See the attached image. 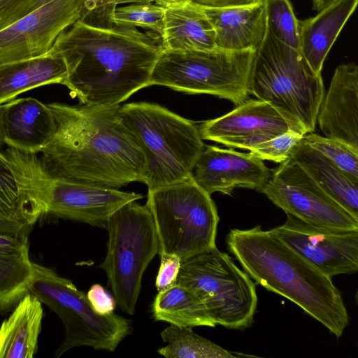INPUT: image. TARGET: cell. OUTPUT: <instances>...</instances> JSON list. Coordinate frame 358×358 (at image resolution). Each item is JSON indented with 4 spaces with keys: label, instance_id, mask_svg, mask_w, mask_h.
I'll list each match as a JSON object with an SVG mask.
<instances>
[{
    "label": "cell",
    "instance_id": "d6a6232c",
    "mask_svg": "<svg viewBox=\"0 0 358 358\" xmlns=\"http://www.w3.org/2000/svg\"><path fill=\"white\" fill-rule=\"evenodd\" d=\"M117 0H83L78 20L91 27L110 29L116 26Z\"/></svg>",
    "mask_w": 358,
    "mask_h": 358
},
{
    "label": "cell",
    "instance_id": "5bb4252c",
    "mask_svg": "<svg viewBox=\"0 0 358 358\" xmlns=\"http://www.w3.org/2000/svg\"><path fill=\"white\" fill-rule=\"evenodd\" d=\"M83 0H52L0 30V64L48 54L78 20Z\"/></svg>",
    "mask_w": 358,
    "mask_h": 358
},
{
    "label": "cell",
    "instance_id": "7402d4cb",
    "mask_svg": "<svg viewBox=\"0 0 358 358\" xmlns=\"http://www.w3.org/2000/svg\"><path fill=\"white\" fill-rule=\"evenodd\" d=\"M290 157L336 202L358 220V178L346 173L303 138Z\"/></svg>",
    "mask_w": 358,
    "mask_h": 358
},
{
    "label": "cell",
    "instance_id": "4316f807",
    "mask_svg": "<svg viewBox=\"0 0 358 358\" xmlns=\"http://www.w3.org/2000/svg\"><path fill=\"white\" fill-rule=\"evenodd\" d=\"M152 313L155 320L179 327L216 326L201 299L191 289L178 284L158 292Z\"/></svg>",
    "mask_w": 358,
    "mask_h": 358
},
{
    "label": "cell",
    "instance_id": "4dcf8cb0",
    "mask_svg": "<svg viewBox=\"0 0 358 358\" xmlns=\"http://www.w3.org/2000/svg\"><path fill=\"white\" fill-rule=\"evenodd\" d=\"M303 138L310 147L321 152L340 169L358 178V152L341 141L313 132L306 134Z\"/></svg>",
    "mask_w": 358,
    "mask_h": 358
},
{
    "label": "cell",
    "instance_id": "2e32d148",
    "mask_svg": "<svg viewBox=\"0 0 358 358\" xmlns=\"http://www.w3.org/2000/svg\"><path fill=\"white\" fill-rule=\"evenodd\" d=\"M271 174L263 160L250 152L204 145L192 178L210 195L215 192L230 195L236 188L262 192Z\"/></svg>",
    "mask_w": 358,
    "mask_h": 358
},
{
    "label": "cell",
    "instance_id": "5b68a950",
    "mask_svg": "<svg viewBox=\"0 0 358 358\" xmlns=\"http://www.w3.org/2000/svg\"><path fill=\"white\" fill-rule=\"evenodd\" d=\"M120 114L143 153L144 183L148 189L192 177L205 145L198 126L166 108L148 102L121 106Z\"/></svg>",
    "mask_w": 358,
    "mask_h": 358
},
{
    "label": "cell",
    "instance_id": "7a4b0ae2",
    "mask_svg": "<svg viewBox=\"0 0 358 358\" xmlns=\"http://www.w3.org/2000/svg\"><path fill=\"white\" fill-rule=\"evenodd\" d=\"M162 50L161 36L152 31L126 25L98 28L77 20L50 51L65 61L66 87L80 103L115 106L149 86Z\"/></svg>",
    "mask_w": 358,
    "mask_h": 358
},
{
    "label": "cell",
    "instance_id": "ab89813d",
    "mask_svg": "<svg viewBox=\"0 0 358 358\" xmlns=\"http://www.w3.org/2000/svg\"><path fill=\"white\" fill-rule=\"evenodd\" d=\"M3 112V104H1V105H0V150H1L6 145L5 142H4L3 131V123H2Z\"/></svg>",
    "mask_w": 358,
    "mask_h": 358
},
{
    "label": "cell",
    "instance_id": "ac0fdd59",
    "mask_svg": "<svg viewBox=\"0 0 358 358\" xmlns=\"http://www.w3.org/2000/svg\"><path fill=\"white\" fill-rule=\"evenodd\" d=\"M2 123L6 145L29 154L41 152L55 130V118L48 104L32 97L3 103Z\"/></svg>",
    "mask_w": 358,
    "mask_h": 358
},
{
    "label": "cell",
    "instance_id": "277c9868",
    "mask_svg": "<svg viewBox=\"0 0 358 358\" xmlns=\"http://www.w3.org/2000/svg\"><path fill=\"white\" fill-rule=\"evenodd\" d=\"M250 92L270 104L289 130L302 136L315 131L324 96L321 74L311 69L299 50L279 41L267 28L255 50Z\"/></svg>",
    "mask_w": 358,
    "mask_h": 358
},
{
    "label": "cell",
    "instance_id": "ba28073f",
    "mask_svg": "<svg viewBox=\"0 0 358 358\" xmlns=\"http://www.w3.org/2000/svg\"><path fill=\"white\" fill-rule=\"evenodd\" d=\"M131 201L109 218L107 252L99 265L103 270L116 303L133 315L141 289L143 273L159 254V245L147 205Z\"/></svg>",
    "mask_w": 358,
    "mask_h": 358
},
{
    "label": "cell",
    "instance_id": "e575fe53",
    "mask_svg": "<svg viewBox=\"0 0 358 358\" xmlns=\"http://www.w3.org/2000/svg\"><path fill=\"white\" fill-rule=\"evenodd\" d=\"M38 0H0V30L30 13Z\"/></svg>",
    "mask_w": 358,
    "mask_h": 358
},
{
    "label": "cell",
    "instance_id": "f546056e",
    "mask_svg": "<svg viewBox=\"0 0 358 358\" xmlns=\"http://www.w3.org/2000/svg\"><path fill=\"white\" fill-rule=\"evenodd\" d=\"M164 6L150 2L131 3L117 7L114 14L116 25L141 27L160 36L163 33Z\"/></svg>",
    "mask_w": 358,
    "mask_h": 358
},
{
    "label": "cell",
    "instance_id": "6da1fadb",
    "mask_svg": "<svg viewBox=\"0 0 358 358\" xmlns=\"http://www.w3.org/2000/svg\"><path fill=\"white\" fill-rule=\"evenodd\" d=\"M48 106L55 130L40 160L49 176L117 189L133 182H144V155L122 120L120 104Z\"/></svg>",
    "mask_w": 358,
    "mask_h": 358
},
{
    "label": "cell",
    "instance_id": "52a82bcc",
    "mask_svg": "<svg viewBox=\"0 0 358 358\" xmlns=\"http://www.w3.org/2000/svg\"><path fill=\"white\" fill-rule=\"evenodd\" d=\"M145 204L154 222L159 255H175L182 262L216 247V206L192 177L148 189Z\"/></svg>",
    "mask_w": 358,
    "mask_h": 358
},
{
    "label": "cell",
    "instance_id": "4fadbf2b",
    "mask_svg": "<svg viewBox=\"0 0 358 358\" xmlns=\"http://www.w3.org/2000/svg\"><path fill=\"white\" fill-rule=\"evenodd\" d=\"M268 231L331 278L358 271V229L321 227L287 214Z\"/></svg>",
    "mask_w": 358,
    "mask_h": 358
},
{
    "label": "cell",
    "instance_id": "1f68e13d",
    "mask_svg": "<svg viewBox=\"0 0 358 358\" xmlns=\"http://www.w3.org/2000/svg\"><path fill=\"white\" fill-rule=\"evenodd\" d=\"M303 136L288 130L256 146L250 152L262 160L282 163L290 157L295 146Z\"/></svg>",
    "mask_w": 358,
    "mask_h": 358
},
{
    "label": "cell",
    "instance_id": "f35d334b",
    "mask_svg": "<svg viewBox=\"0 0 358 358\" xmlns=\"http://www.w3.org/2000/svg\"><path fill=\"white\" fill-rule=\"evenodd\" d=\"M313 8L319 12L338 0H311Z\"/></svg>",
    "mask_w": 358,
    "mask_h": 358
},
{
    "label": "cell",
    "instance_id": "ffe728a7",
    "mask_svg": "<svg viewBox=\"0 0 358 358\" xmlns=\"http://www.w3.org/2000/svg\"><path fill=\"white\" fill-rule=\"evenodd\" d=\"M161 38L165 50H210L217 48L203 6L195 0H180L164 6Z\"/></svg>",
    "mask_w": 358,
    "mask_h": 358
},
{
    "label": "cell",
    "instance_id": "44dd1931",
    "mask_svg": "<svg viewBox=\"0 0 358 358\" xmlns=\"http://www.w3.org/2000/svg\"><path fill=\"white\" fill-rule=\"evenodd\" d=\"M358 0H338L312 17L299 20V52L311 69L321 74L324 62Z\"/></svg>",
    "mask_w": 358,
    "mask_h": 358
},
{
    "label": "cell",
    "instance_id": "74e56055",
    "mask_svg": "<svg viewBox=\"0 0 358 358\" xmlns=\"http://www.w3.org/2000/svg\"><path fill=\"white\" fill-rule=\"evenodd\" d=\"M180 1V0H117V5L122 4H127L131 3H139V2H150L155 3L158 5H161L165 6L169 3L173 2Z\"/></svg>",
    "mask_w": 358,
    "mask_h": 358
},
{
    "label": "cell",
    "instance_id": "e0dca14e",
    "mask_svg": "<svg viewBox=\"0 0 358 358\" xmlns=\"http://www.w3.org/2000/svg\"><path fill=\"white\" fill-rule=\"evenodd\" d=\"M317 121L324 136L358 152V66H338L324 96Z\"/></svg>",
    "mask_w": 358,
    "mask_h": 358
},
{
    "label": "cell",
    "instance_id": "60d3db41",
    "mask_svg": "<svg viewBox=\"0 0 358 358\" xmlns=\"http://www.w3.org/2000/svg\"><path fill=\"white\" fill-rule=\"evenodd\" d=\"M52 1V0H38V1L36 3V4L34 6V7H33V8H32L31 11H32V10H35L36 8H39V7H41V6H43V5H45V4H46V3H49V2H50V1Z\"/></svg>",
    "mask_w": 358,
    "mask_h": 358
},
{
    "label": "cell",
    "instance_id": "d590c367",
    "mask_svg": "<svg viewBox=\"0 0 358 358\" xmlns=\"http://www.w3.org/2000/svg\"><path fill=\"white\" fill-rule=\"evenodd\" d=\"M87 297L94 310L99 315L114 313L116 301L100 284H94L89 289Z\"/></svg>",
    "mask_w": 358,
    "mask_h": 358
},
{
    "label": "cell",
    "instance_id": "8fae6325",
    "mask_svg": "<svg viewBox=\"0 0 358 358\" xmlns=\"http://www.w3.org/2000/svg\"><path fill=\"white\" fill-rule=\"evenodd\" d=\"M176 284L201 299L216 325L243 329L252 324L258 301L255 285L217 247L182 261Z\"/></svg>",
    "mask_w": 358,
    "mask_h": 358
},
{
    "label": "cell",
    "instance_id": "603a6c76",
    "mask_svg": "<svg viewBox=\"0 0 358 358\" xmlns=\"http://www.w3.org/2000/svg\"><path fill=\"white\" fill-rule=\"evenodd\" d=\"M68 69L64 59L48 54L0 64V105L28 90L50 84L66 86Z\"/></svg>",
    "mask_w": 358,
    "mask_h": 358
},
{
    "label": "cell",
    "instance_id": "836d02e7",
    "mask_svg": "<svg viewBox=\"0 0 358 358\" xmlns=\"http://www.w3.org/2000/svg\"><path fill=\"white\" fill-rule=\"evenodd\" d=\"M160 266L156 278L155 285L158 292L166 290L177 282L182 260L177 255L161 254Z\"/></svg>",
    "mask_w": 358,
    "mask_h": 358
},
{
    "label": "cell",
    "instance_id": "83f0119b",
    "mask_svg": "<svg viewBox=\"0 0 358 358\" xmlns=\"http://www.w3.org/2000/svg\"><path fill=\"white\" fill-rule=\"evenodd\" d=\"M167 345L158 350L166 358H235L246 355L230 352L195 334L192 329L170 325L161 332Z\"/></svg>",
    "mask_w": 358,
    "mask_h": 358
},
{
    "label": "cell",
    "instance_id": "d4e9b609",
    "mask_svg": "<svg viewBox=\"0 0 358 358\" xmlns=\"http://www.w3.org/2000/svg\"><path fill=\"white\" fill-rule=\"evenodd\" d=\"M43 215L41 206L22 184L5 152L0 150V233H27Z\"/></svg>",
    "mask_w": 358,
    "mask_h": 358
},
{
    "label": "cell",
    "instance_id": "7c38bea8",
    "mask_svg": "<svg viewBox=\"0 0 358 358\" xmlns=\"http://www.w3.org/2000/svg\"><path fill=\"white\" fill-rule=\"evenodd\" d=\"M261 192L286 214L309 224L358 229V220L324 192L291 157L274 170Z\"/></svg>",
    "mask_w": 358,
    "mask_h": 358
},
{
    "label": "cell",
    "instance_id": "30bf717a",
    "mask_svg": "<svg viewBox=\"0 0 358 358\" xmlns=\"http://www.w3.org/2000/svg\"><path fill=\"white\" fill-rule=\"evenodd\" d=\"M22 184L41 206L44 214L106 229L110 217L122 206L143 195L71 182L49 176L35 154L8 147L4 151Z\"/></svg>",
    "mask_w": 358,
    "mask_h": 358
},
{
    "label": "cell",
    "instance_id": "cb8c5ba5",
    "mask_svg": "<svg viewBox=\"0 0 358 358\" xmlns=\"http://www.w3.org/2000/svg\"><path fill=\"white\" fill-rule=\"evenodd\" d=\"M34 276L27 234L0 233V314L12 310L29 293Z\"/></svg>",
    "mask_w": 358,
    "mask_h": 358
},
{
    "label": "cell",
    "instance_id": "484cf974",
    "mask_svg": "<svg viewBox=\"0 0 358 358\" xmlns=\"http://www.w3.org/2000/svg\"><path fill=\"white\" fill-rule=\"evenodd\" d=\"M43 311L31 293L25 295L0 327V358H32L37 352Z\"/></svg>",
    "mask_w": 358,
    "mask_h": 358
},
{
    "label": "cell",
    "instance_id": "9a60e30c",
    "mask_svg": "<svg viewBox=\"0 0 358 358\" xmlns=\"http://www.w3.org/2000/svg\"><path fill=\"white\" fill-rule=\"evenodd\" d=\"M198 129L203 140L248 150L289 130L281 115L260 99L246 100L223 116L201 123Z\"/></svg>",
    "mask_w": 358,
    "mask_h": 358
},
{
    "label": "cell",
    "instance_id": "d6986e66",
    "mask_svg": "<svg viewBox=\"0 0 358 358\" xmlns=\"http://www.w3.org/2000/svg\"><path fill=\"white\" fill-rule=\"evenodd\" d=\"M203 6L217 48L256 50L266 33L264 3L249 6Z\"/></svg>",
    "mask_w": 358,
    "mask_h": 358
},
{
    "label": "cell",
    "instance_id": "3957f363",
    "mask_svg": "<svg viewBox=\"0 0 358 358\" xmlns=\"http://www.w3.org/2000/svg\"><path fill=\"white\" fill-rule=\"evenodd\" d=\"M227 245L256 282L299 306L336 337L343 335L349 317L331 278L259 225L231 229Z\"/></svg>",
    "mask_w": 358,
    "mask_h": 358
},
{
    "label": "cell",
    "instance_id": "f1b7e54d",
    "mask_svg": "<svg viewBox=\"0 0 358 358\" xmlns=\"http://www.w3.org/2000/svg\"><path fill=\"white\" fill-rule=\"evenodd\" d=\"M264 5L267 29L279 41L299 51V20L290 0H265Z\"/></svg>",
    "mask_w": 358,
    "mask_h": 358
},
{
    "label": "cell",
    "instance_id": "8992f818",
    "mask_svg": "<svg viewBox=\"0 0 358 358\" xmlns=\"http://www.w3.org/2000/svg\"><path fill=\"white\" fill-rule=\"evenodd\" d=\"M255 50H162L149 86L162 85L187 94L227 99L236 106L248 100Z\"/></svg>",
    "mask_w": 358,
    "mask_h": 358
},
{
    "label": "cell",
    "instance_id": "8d00e7d4",
    "mask_svg": "<svg viewBox=\"0 0 358 358\" xmlns=\"http://www.w3.org/2000/svg\"><path fill=\"white\" fill-rule=\"evenodd\" d=\"M197 3L211 7L249 6L264 3L265 0H195Z\"/></svg>",
    "mask_w": 358,
    "mask_h": 358
},
{
    "label": "cell",
    "instance_id": "9c48e42d",
    "mask_svg": "<svg viewBox=\"0 0 358 358\" xmlns=\"http://www.w3.org/2000/svg\"><path fill=\"white\" fill-rule=\"evenodd\" d=\"M33 265L34 276L29 292L55 313L64 326V338L55 351V357L82 346L114 352L131 334L129 320L114 313L98 314L87 295L70 280L47 267L36 263Z\"/></svg>",
    "mask_w": 358,
    "mask_h": 358
}]
</instances>
